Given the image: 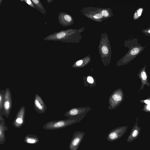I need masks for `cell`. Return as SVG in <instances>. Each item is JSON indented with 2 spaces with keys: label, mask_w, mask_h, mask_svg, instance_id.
I'll list each match as a JSON object with an SVG mask.
<instances>
[{
  "label": "cell",
  "mask_w": 150,
  "mask_h": 150,
  "mask_svg": "<svg viewBox=\"0 0 150 150\" xmlns=\"http://www.w3.org/2000/svg\"><path fill=\"white\" fill-rule=\"evenodd\" d=\"M83 63L82 60H81L77 61L76 63V65L77 66L81 65Z\"/></svg>",
  "instance_id": "7402d4cb"
},
{
  "label": "cell",
  "mask_w": 150,
  "mask_h": 150,
  "mask_svg": "<svg viewBox=\"0 0 150 150\" xmlns=\"http://www.w3.org/2000/svg\"><path fill=\"white\" fill-rule=\"evenodd\" d=\"M58 17L59 24L63 26L67 25L72 20V18L70 16L62 12L59 13Z\"/></svg>",
  "instance_id": "9c48e42d"
},
{
  "label": "cell",
  "mask_w": 150,
  "mask_h": 150,
  "mask_svg": "<svg viewBox=\"0 0 150 150\" xmlns=\"http://www.w3.org/2000/svg\"><path fill=\"white\" fill-rule=\"evenodd\" d=\"M143 10L144 8H138L134 14L133 19L134 20H136L138 19L141 16Z\"/></svg>",
  "instance_id": "7c38bea8"
},
{
  "label": "cell",
  "mask_w": 150,
  "mask_h": 150,
  "mask_svg": "<svg viewBox=\"0 0 150 150\" xmlns=\"http://www.w3.org/2000/svg\"><path fill=\"white\" fill-rule=\"evenodd\" d=\"M85 133L81 131H75L73 134L72 138L69 145L70 150H77L83 139Z\"/></svg>",
  "instance_id": "277c9868"
},
{
  "label": "cell",
  "mask_w": 150,
  "mask_h": 150,
  "mask_svg": "<svg viewBox=\"0 0 150 150\" xmlns=\"http://www.w3.org/2000/svg\"><path fill=\"white\" fill-rule=\"evenodd\" d=\"M141 130V128L135 125L132 128L131 133L128 136L127 142H130L137 139L138 137Z\"/></svg>",
  "instance_id": "ba28073f"
},
{
  "label": "cell",
  "mask_w": 150,
  "mask_h": 150,
  "mask_svg": "<svg viewBox=\"0 0 150 150\" xmlns=\"http://www.w3.org/2000/svg\"><path fill=\"white\" fill-rule=\"evenodd\" d=\"M91 109L88 107L74 108L67 111L64 115L68 118L81 116H85L86 113Z\"/></svg>",
  "instance_id": "5b68a950"
},
{
  "label": "cell",
  "mask_w": 150,
  "mask_h": 150,
  "mask_svg": "<svg viewBox=\"0 0 150 150\" xmlns=\"http://www.w3.org/2000/svg\"><path fill=\"white\" fill-rule=\"evenodd\" d=\"M26 141L28 143L33 144L35 143L37 141L34 138L30 137L27 139Z\"/></svg>",
  "instance_id": "9a60e30c"
},
{
  "label": "cell",
  "mask_w": 150,
  "mask_h": 150,
  "mask_svg": "<svg viewBox=\"0 0 150 150\" xmlns=\"http://www.w3.org/2000/svg\"><path fill=\"white\" fill-rule=\"evenodd\" d=\"M102 13L103 16L105 17H107L108 16L109 13L106 10H103L102 11Z\"/></svg>",
  "instance_id": "ffe728a7"
},
{
  "label": "cell",
  "mask_w": 150,
  "mask_h": 150,
  "mask_svg": "<svg viewBox=\"0 0 150 150\" xmlns=\"http://www.w3.org/2000/svg\"><path fill=\"white\" fill-rule=\"evenodd\" d=\"M5 92V90L0 91V115H5L3 105Z\"/></svg>",
  "instance_id": "8fae6325"
},
{
  "label": "cell",
  "mask_w": 150,
  "mask_h": 150,
  "mask_svg": "<svg viewBox=\"0 0 150 150\" xmlns=\"http://www.w3.org/2000/svg\"><path fill=\"white\" fill-rule=\"evenodd\" d=\"M33 105L35 110L39 114L44 113L47 109V106L43 99L37 93L35 95Z\"/></svg>",
  "instance_id": "8992f818"
},
{
  "label": "cell",
  "mask_w": 150,
  "mask_h": 150,
  "mask_svg": "<svg viewBox=\"0 0 150 150\" xmlns=\"http://www.w3.org/2000/svg\"><path fill=\"white\" fill-rule=\"evenodd\" d=\"M87 81L89 83H93L94 81L93 79L91 76H88V77Z\"/></svg>",
  "instance_id": "d6986e66"
},
{
  "label": "cell",
  "mask_w": 150,
  "mask_h": 150,
  "mask_svg": "<svg viewBox=\"0 0 150 150\" xmlns=\"http://www.w3.org/2000/svg\"><path fill=\"white\" fill-rule=\"evenodd\" d=\"M53 1V0H47V1L49 4L51 3L52 2V1Z\"/></svg>",
  "instance_id": "cb8c5ba5"
},
{
  "label": "cell",
  "mask_w": 150,
  "mask_h": 150,
  "mask_svg": "<svg viewBox=\"0 0 150 150\" xmlns=\"http://www.w3.org/2000/svg\"><path fill=\"white\" fill-rule=\"evenodd\" d=\"M122 100V98L120 95L115 94H112L110 99V100H113L117 101H120Z\"/></svg>",
  "instance_id": "4fadbf2b"
},
{
  "label": "cell",
  "mask_w": 150,
  "mask_h": 150,
  "mask_svg": "<svg viewBox=\"0 0 150 150\" xmlns=\"http://www.w3.org/2000/svg\"><path fill=\"white\" fill-rule=\"evenodd\" d=\"M147 109L150 110V105H148L147 106Z\"/></svg>",
  "instance_id": "d4e9b609"
},
{
  "label": "cell",
  "mask_w": 150,
  "mask_h": 150,
  "mask_svg": "<svg viewBox=\"0 0 150 150\" xmlns=\"http://www.w3.org/2000/svg\"><path fill=\"white\" fill-rule=\"evenodd\" d=\"M103 15L102 13H99L95 15L93 17L94 18L96 19H99L102 18Z\"/></svg>",
  "instance_id": "ac0fdd59"
},
{
  "label": "cell",
  "mask_w": 150,
  "mask_h": 150,
  "mask_svg": "<svg viewBox=\"0 0 150 150\" xmlns=\"http://www.w3.org/2000/svg\"><path fill=\"white\" fill-rule=\"evenodd\" d=\"M85 116H81L69 117L65 120L51 121L45 124L43 127L46 129H55L63 128L79 122Z\"/></svg>",
  "instance_id": "6da1fadb"
},
{
  "label": "cell",
  "mask_w": 150,
  "mask_h": 150,
  "mask_svg": "<svg viewBox=\"0 0 150 150\" xmlns=\"http://www.w3.org/2000/svg\"><path fill=\"white\" fill-rule=\"evenodd\" d=\"M2 2V0H0V6H1V4Z\"/></svg>",
  "instance_id": "484cf974"
},
{
  "label": "cell",
  "mask_w": 150,
  "mask_h": 150,
  "mask_svg": "<svg viewBox=\"0 0 150 150\" xmlns=\"http://www.w3.org/2000/svg\"><path fill=\"white\" fill-rule=\"evenodd\" d=\"M127 126L120 127L111 130L107 135V140L109 142H113L121 137L127 131Z\"/></svg>",
  "instance_id": "7a4b0ae2"
},
{
  "label": "cell",
  "mask_w": 150,
  "mask_h": 150,
  "mask_svg": "<svg viewBox=\"0 0 150 150\" xmlns=\"http://www.w3.org/2000/svg\"><path fill=\"white\" fill-rule=\"evenodd\" d=\"M5 93L3 107L5 115L8 118L9 116L12 107V100L11 92L9 88H6Z\"/></svg>",
  "instance_id": "3957f363"
},
{
  "label": "cell",
  "mask_w": 150,
  "mask_h": 150,
  "mask_svg": "<svg viewBox=\"0 0 150 150\" xmlns=\"http://www.w3.org/2000/svg\"><path fill=\"white\" fill-rule=\"evenodd\" d=\"M142 31L145 35L148 36H150V27L142 30Z\"/></svg>",
  "instance_id": "5bb4252c"
},
{
  "label": "cell",
  "mask_w": 150,
  "mask_h": 150,
  "mask_svg": "<svg viewBox=\"0 0 150 150\" xmlns=\"http://www.w3.org/2000/svg\"><path fill=\"white\" fill-rule=\"evenodd\" d=\"M145 103L148 105H150V101L149 100H144Z\"/></svg>",
  "instance_id": "603a6c76"
},
{
  "label": "cell",
  "mask_w": 150,
  "mask_h": 150,
  "mask_svg": "<svg viewBox=\"0 0 150 150\" xmlns=\"http://www.w3.org/2000/svg\"><path fill=\"white\" fill-rule=\"evenodd\" d=\"M33 3L35 9L40 12L44 15H47V12L40 1L39 0H31Z\"/></svg>",
  "instance_id": "30bf717a"
},
{
  "label": "cell",
  "mask_w": 150,
  "mask_h": 150,
  "mask_svg": "<svg viewBox=\"0 0 150 150\" xmlns=\"http://www.w3.org/2000/svg\"><path fill=\"white\" fill-rule=\"evenodd\" d=\"M141 76L142 79L144 80H146L147 78L146 74L144 71H142L141 73Z\"/></svg>",
  "instance_id": "44dd1931"
},
{
  "label": "cell",
  "mask_w": 150,
  "mask_h": 150,
  "mask_svg": "<svg viewBox=\"0 0 150 150\" xmlns=\"http://www.w3.org/2000/svg\"><path fill=\"white\" fill-rule=\"evenodd\" d=\"M102 52L104 54H107L108 52V50L107 47L105 46H103L102 47Z\"/></svg>",
  "instance_id": "e0dca14e"
},
{
  "label": "cell",
  "mask_w": 150,
  "mask_h": 150,
  "mask_svg": "<svg viewBox=\"0 0 150 150\" xmlns=\"http://www.w3.org/2000/svg\"><path fill=\"white\" fill-rule=\"evenodd\" d=\"M25 3L29 5L30 6L32 7L34 9H35V6L33 3L32 1V0H23Z\"/></svg>",
  "instance_id": "2e32d148"
},
{
  "label": "cell",
  "mask_w": 150,
  "mask_h": 150,
  "mask_svg": "<svg viewBox=\"0 0 150 150\" xmlns=\"http://www.w3.org/2000/svg\"><path fill=\"white\" fill-rule=\"evenodd\" d=\"M25 113V107L24 106H23L18 110L13 122V124L14 126L19 127L24 124Z\"/></svg>",
  "instance_id": "52a82bcc"
}]
</instances>
